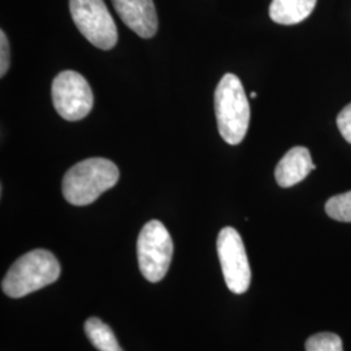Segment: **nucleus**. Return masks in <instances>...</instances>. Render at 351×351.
Here are the masks:
<instances>
[{"label": "nucleus", "mask_w": 351, "mask_h": 351, "mask_svg": "<svg viewBox=\"0 0 351 351\" xmlns=\"http://www.w3.org/2000/svg\"><path fill=\"white\" fill-rule=\"evenodd\" d=\"M120 177L117 165L103 158H91L73 165L63 178V195L73 206H88L113 188Z\"/></svg>", "instance_id": "f257e3e1"}, {"label": "nucleus", "mask_w": 351, "mask_h": 351, "mask_svg": "<svg viewBox=\"0 0 351 351\" xmlns=\"http://www.w3.org/2000/svg\"><path fill=\"white\" fill-rule=\"evenodd\" d=\"M215 112L221 138L229 145L241 143L249 129L250 104L239 77L226 73L215 91Z\"/></svg>", "instance_id": "f03ea898"}, {"label": "nucleus", "mask_w": 351, "mask_h": 351, "mask_svg": "<svg viewBox=\"0 0 351 351\" xmlns=\"http://www.w3.org/2000/svg\"><path fill=\"white\" fill-rule=\"evenodd\" d=\"M60 276V264L50 251L38 249L19 258L5 277L1 289L11 298L27 294L53 284Z\"/></svg>", "instance_id": "7ed1b4c3"}, {"label": "nucleus", "mask_w": 351, "mask_h": 351, "mask_svg": "<svg viewBox=\"0 0 351 351\" xmlns=\"http://www.w3.org/2000/svg\"><path fill=\"white\" fill-rule=\"evenodd\" d=\"M139 269L150 282H159L167 275L173 255V242L167 228L151 220L142 228L137 242Z\"/></svg>", "instance_id": "20e7f679"}, {"label": "nucleus", "mask_w": 351, "mask_h": 351, "mask_svg": "<svg viewBox=\"0 0 351 351\" xmlns=\"http://www.w3.org/2000/svg\"><path fill=\"white\" fill-rule=\"evenodd\" d=\"M77 29L91 45L111 50L117 43V27L103 0H69Z\"/></svg>", "instance_id": "39448f33"}, {"label": "nucleus", "mask_w": 351, "mask_h": 351, "mask_svg": "<svg viewBox=\"0 0 351 351\" xmlns=\"http://www.w3.org/2000/svg\"><path fill=\"white\" fill-rule=\"evenodd\" d=\"M56 112L68 121H78L91 112L94 97L86 78L75 71L55 77L51 88Z\"/></svg>", "instance_id": "423d86ee"}, {"label": "nucleus", "mask_w": 351, "mask_h": 351, "mask_svg": "<svg viewBox=\"0 0 351 351\" xmlns=\"http://www.w3.org/2000/svg\"><path fill=\"white\" fill-rule=\"evenodd\" d=\"M216 249L228 289L234 294L246 293L250 287L251 269L239 232L232 226L223 228L217 236Z\"/></svg>", "instance_id": "0eeeda50"}, {"label": "nucleus", "mask_w": 351, "mask_h": 351, "mask_svg": "<svg viewBox=\"0 0 351 351\" xmlns=\"http://www.w3.org/2000/svg\"><path fill=\"white\" fill-rule=\"evenodd\" d=\"M123 23L141 38H152L158 32V14L152 0H112Z\"/></svg>", "instance_id": "6e6552de"}, {"label": "nucleus", "mask_w": 351, "mask_h": 351, "mask_svg": "<svg viewBox=\"0 0 351 351\" xmlns=\"http://www.w3.org/2000/svg\"><path fill=\"white\" fill-rule=\"evenodd\" d=\"M316 169L311 154L306 147H293L278 162L275 171L277 184L281 188H291L303 181L311 171Z\"/></svg>", "instance_id": "1a4fd4ad"}, {"label": "nucleus", "mask_w": 351, "mask_h": 351, "mask_svg": "<svg viewBox=\"0 0 351 351\" xmlns=\"http://www.w3.org/2000/svg\"><path fill=\"white\" fill-rule=\"evenodd\" d=\"M317 0H272L269 17L280 25H295L306 20L316 5Z\"/></svg>", "instance_id": "9d476101"}, {"label": "nucleus", "mask_w": 351, "mask_h": 351, "mask_svg": "<svg viewBox=\"0 0 351 351\" xmlns=\"http://www.w3.org/2000/svg\"><path fill=\"white\" fill-rule=\"evenodd\" d=\"M88 341L99 351H123L112 329L98 317H90L85 323Z\"/></svg>", "instance_id": "9b49d317"}, {"label": "nucleus", "mask_w": 351, "mask_h": 351, "mask_svg": "<svg viewBox=\"0 0 351 351\" xmlns=\"http://www.w3.org/2000/svg\"><path fill=\"white\" fill-rule=\"evenodd\" d=\"M326 213L333 220L351 223V191L332 197L326 202Z\"/></svg>", "instance_id": "f8f14e48"}, {"label": "nucleus", "mask_w": 351, "mask_h": 351, "mask_svg": "<svg viewBox=\"0 0 351 351\" xmlns=\"http://www.w3.org/2000/svg\"><path fill=\"white\" fill-rule=\"evenodd\" d=\"M306 351H342V339L330 332L317 333L306 341Z\"/></svg>", "instance_id": "ddd939ff"}, {"label": "nucleus", "mask_w": 351, "mask_h": 351, "mask_svg": "<svg viewBox=\"0 0 351 351\" xmlns=\"http://www.w3.org/2000/svg\"><path fill=\"white\" fill-rule=\"evenodd\" d=\"M11 64V51H10V42L5 33L0 32V75L4 77L10 69Z\"/></svg>", "instance_id": "4468645a"}, {"label": "nucleus", "mask_w": 351, "mask_h": 351, "mask_svg": "<svg viewBox=\"0 0 351 351\" xmlns=\"http://www.w3.org/2000/svg\"><path fill=\"white\" fill-rule=\"evenodd\" d=\"M337 126L342 137L351 143V103L337 116Z\"/></svg>", "instance_id": "2eb2a0df"}, {"label": "nucleus", "mask_w": 351, "mask_h": 351, "mask_svg": "<svg viewBox=\"0 0 351 351\" xmlns=\"http://www.w3.org/2000/svg\"><path fill=\"white\" fill-rule=\"evenodd\" d=\"M256 97H258V94H256V93H254V91H252V93H251V94H250V98H252V99H254V98H256Z\"/></svg>", "instance_id": "dca6fc26"}]
</instances>
